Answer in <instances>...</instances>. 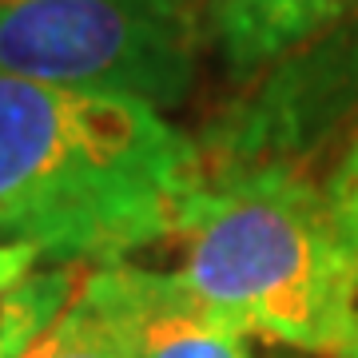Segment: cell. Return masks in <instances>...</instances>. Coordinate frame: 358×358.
<instances>
[{"label":"cell","instance_id":"8","mask_svg":"<svg viewBox=\"0 0 358 358\" xmlns=\"http://www.w3.org/2000/svg\"><path fill=\"white\" fill-rule=\"evenodd\" d=\"M322 199H327V211H331L338 239L358 259V136L338 159V167L331 171V179L322 183Z\"/></svg>","mask_w":358,"mask_h":358},{"label":"cell","instance_id":"2","mask_svg":"<svg viewBox=\"0 0 358 358\" xmlns=\"http://www.w3.org/2000/svg\"><path fill=\"white\" fill-rule=\"evenodd\" d=\"M176 239L183 287L239 334L358 358V259L310 179L279 164L207 171Z\"/></svg>","mask_w":358,"mask_h":358},{"label":"cell","instance_id":"6","mask_svg":"<svg viewBox=\"0 0 358 358\" xmlns=\"http://www.w3.org/2000/svg\"><path fill=\"white\" fill-rule=\"evenodd\" d=\"M211 36L235 72H251L327 28V0H211Z\"/></svg>","mask_w":358,"mask_h":358},{"label":"cell","instance_id":"7","mask_svg":"<svg viewBox=\"0 0 358 358\" xmlns=\"http://www.w3.org/2000/svg\"><path fill=\"white\" fill-rule=\"evenodd\" d=\"M76 279L80 275H72V263H52V267H36L20 287L8 291L0 307V358H20L36 343V334L68 303Z\"/></svg>","mask_w":358,"mask_h":358},{"label":"cell","instance_id":"9","mask_svg":"<svg viewBox=\"0 0 358 358\" xmlns=\"http://www.w3.org/2000/svg\"><path fill=\"white\" fill-rule=\"evenodd\" d=\"M36 267H40V255L32 251V247H24V243H0V307H4L8 291L20 287V282H24Z\"/></svg>","mask_w":358,"mask_h":358},{"label":"cell","instance_id":"1","mask_svg":"<svg viewBox=\"0 0 358 358\" xmlns=\"http://www.w3.org/2000/svg\"><path fill=\"white\" fill-rule=\"evenodd\" d=\"M203 152L159 108L0 72V243L115 263L176 239Z\"/></svg>","mask_w":358,"mask_h":358},{"label":"cell","instance_id":"5","mask_svg":"<svg viewBox=\"0 0 358 358\" xmlns=\"http://www.w3.org/2000/svg\"><path fill=\"white\" fill-rule=\"evenodd\" d=\"M231 322L195 299L176 271L143 267L140 358H251Z\"/></svg>","mask_w":358,"mask_h":358},{"label":"cell","instance_id":"10","mask_svg":"<svg viewBox=\"0 0 358 358\" xmlns=\"http://www.w3.org/2000/svg\"><path fill=\"white\" fill-rule=\"evenodd\" d=\"M355 8H358V0H327V24H334V20L350 16Z\"/></svg>","mask_w":358,"mask_h":358},{"label":"cell","instance_id":"4","mask_svg":"<svg viewBox=\"0 0 358 358\" xmlns=\"http://www.w3.org/2000/svg\"><path fill=\"white\" fill-rule=\"evenodd\" d=\"M143 263H92L20 358H140Z\"/></svg>","mask_w":358,"mask_h":358},{"label":"cell","instance_id":"3","mask_svg":"<svg viewBox=\"0 0 358 358\" xmlns=\"http://www.w3.org/2000/svg\"><path fill=\"white\" fill-rule=\"evenodd\" d=\"M195 0H0V72L176 108L195 76Z\"/></svg>","mask_w":358,"mask_h":358}]
</instances>
